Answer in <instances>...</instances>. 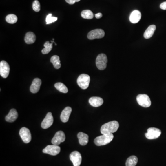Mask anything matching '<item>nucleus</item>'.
Segmentation results:
<instances>
[{
  "label": "nucleus",
  "mask_w": 166,
  "mask_h": 166,
  "mask_svg": "<svg viewBox=\"0 0 166 166\" xmlns=\"http://www.w3.org/2000/svg\"><path fill=\"white\" fill-rule=\"evenodd\" d=\"M54 87L57 90H59V92L63 93H67L68 91L66 85L62 83H57L54 85Z\"/></svg>",
  "instance_id": "nucleus-25"
},
{
  "label": "nucleus",
  "mask_w": 166,
  "mask_h": 166,
  "mask_svg": "<svg viewBox=\"0 0 166 166\" xmlns=\"http://www.w3.org/2000/svg\"><path fill=\"white\" fill-rule=\"evenodd\" d=\"M78 139L79 141V144L81 145H86L89 141V136L87 134L82 132H79L78 133Z\"/></svg>",
  "instance_id": "nucleus-19"
},
{
  "label": "nucleus",
  "mask_w": 166,
  "mask_h": 166,
  "mask_svg": "<svg viewBox=\"0 0 166 166\" xmlns=\"http://www.w3.org/2000/svg\"><path fill=\"white\" fill-rule=\"evenodd\" d=\"M161 131L155 127H150L147 130V133L145 134L146 137L148 139H156L161 134Z\"/></svg>",
  "instance_id": "nucleus-6"
},
{
  "label": "nucleus",
  "mask_w": 166,
  "mask_h": 166,
  "mask_svg": "<svg viewBox=\"0 0 166 166\" xmlns=\"http://www.w3.org/2000/svg\"><path fill=\"white\" fill-rule=\"evenodd\" d=\"M156 29V26L155 25H151L149 26L144 33V36L145 39H149L152 37L154 34Z\"/></svg>",
  "instance_id": "nucleus-20"
},
{
  "label": "nucleus",
  "mask_w": 166,
  "mask_h": 166,
  "mask_svg": "<svg viewBox=\"0 0 166 166\" xmlns=\"http://www.w3.org/2000/svg\"><path fill=\"white\" fill-rule=\"evenodd\" d=\"M42 84V81L39 78H35L30 86V91L32 93H36L39 92Z\"/></svg>",
  "instance_id": "nucleus-14"
},
{
  "label": "nucleus",
  "mask_w": 166,
  "mask_h": 166,
  "mask_svg": "<svg viewBox=\"0 0 166 166\" xmlns=\"http://www.w3.org/2000/svg\"><path fill=\"white\" fill-rule=\"evenodd\" d=\"M50 61L53 65L55 69H59L61 67V64L60 61V58L57 55H54L50 59Z\"/></svg>",
  "instance_id": "nucleus-22"
},
{
  "label": "nucleus",
  "mask_w": 166,
  "mask_h": 166,
  "mask_svg": "<svg viewBox=\"0 0 166 166\" xmlns=\"http://www.w3.org/2000/svg\"><path fill=\"white\" fill-rule=\"evenodd\" d=\"M102 16H103V14L101 13H98V14H95V17L96 19H100L101 18H102Z\"/></svg>",
  "instance_id": "nucleus-32"
},
{
  "label": "nucleus",
  "mask_w": 166,
  "mask_h": 166,
  "mask_svg": "<svg viewBox=\"0 0 166 166\" xmlns=\"http://www.w3.org/2000/svg\"><path fill=\"white\" fill-rule=\"evenodd\" d=\"M107 62V57L104 54H99L96 61V67L100 70H103L106 68Z\"/></svg>",
  "instance_id": "nucleus-4"
},
{
  "label": "nucleus",
  "mask_w": 166,
  "mask_h": 166,
  "mask_svg": "<svg viewBox=\"0 0 166 166\" xmlns=\"http://www.w3.org/2000/svg\"><path fill=\"white\" fill-rule=\"evenodd\" d=\"M160 7V8L163 10H166V1L161 3Z\"/></svg>",
  "instance_id": "nucleus-31"
},
{
  "label": "nucleus",
  "mask_w": 166,
  "mask_h": 166,
  "mask_svg": "<svg viewBox=\"0 0 166 166\" xmlns=\"http://www.w3.org/2000/svg\"><path fill=\"white\" fill-rule=\"evenodd\" d=\"M18 117V114L15 109H11L8 114L5 117V120L7 122H13L16 121Z\"/></svg>",
  "instance_id": "nucleus-16"
},
{
  "label": "nucleus",
  "mask_w": 166,
  "mask_h": 166,
  "mask_svg": "<svg viewBox=\"0 0 166 166\" xmlns=\"http://www.w3.org/2000/svg\"><path fill=\"white\" fill-rule=\"evenodd\" d=\"M10 72V67L6 61H2L0 62V75L3 78L8 77Z\"/></svg>",
  "instance_id": "nucleus-12"
},
{
  "label": "nucleus",
  "mask_w": 166,
  "mask_h": 166,
  "mask_svg": "<svg viewBox=\"0 0 166 166\" xmlns=\"http://www.w3.org/2000/svg\"><path fill=\"white\" fill-rule=\"evenodd\" d=\"M54 122V118L51 112L47 113L43 121L41 123V127L43 129H46L51 127Z\"/></svg>",
  "instance_id": "nucleus-13"
},
{
  "label": "nucleus",
  "mask_w": 166,
  "mask_h": 166,
  "mask_svg": "<svg viewBox=\"0 0 166 166\" xmlns=\"http://www.w3.org/2000/svg\"><path fill=\"white\" fill-rule=\"evenodd\" d=\"M80 0H66V2L69 4L72 5L75 3V2H79Z\"/></svg>",
  "instance_id": "nucleus-30"
},
{
  "label": "nucleus",
  "mask_w": 166,
  "mask_h": 166,
  "mask_svg": "<svg viewBox=\"0 0 166 166\" xmlns=\"http://www.w3.org/2000/svg\"><path fill=\"white\" fill-rule=\"evenodd\" d=\"M81 15L83 18L85 19H92L94 17L93 12L90 10H85L83 11L81 13Z\"/></svg>",
  "instance_id": "nucleus-26"
},
{
  "label": "nucleus",
  "mask_w": 166,
  "mask_h": 166,
  "mask_svg": "<svg viewBox=\"0 0 166 166\" xmlns=\"http://www.w3.org/2000/svg\"><path fill=\"white\" fill-rule=\"evenodd\" d=\"M32 8L34 11L39 12L40 10V4L37 0H35L32 4Z\"/></svg>",
  "instance_id": "nucleus-29"
},
{
  "label": "nucleus",
  "mask_w": 166,
  "mask_h": 166,
  "mask_svg": "<svg viewBox=\"0 0 166 166\" xmlns=\"http://www.w3.org/2000/svg\"><path fill=\"white\" fill-rule=\"evenodd\" d=\"M114 135L112 133L103 134L96 137L94 140V143L95 145L98 146L105 145L112 141Z\"/></svg>",
  "instance_id": "nucleus-2"
},
{
  "label": "nucleus",
  "mask_w": 166,
  "mask_h": 166,
  "mask_svg": "<svg viewBox=\"0 0 166 166\" xmlns=\"http://www.w3.org/2000/svg\"><path fill=\"white\" fill-rule=\"evenodd\" d=\"M69 158L74 166H80L81 163L82 156L79 152L77 151L72 152L70 154Z\"/></svg>",
  "instance_id": "nucleus-10"
},
{
  "label": "nucleus",
  "mask_w": 166,
  "mask_h": 166,
  "mask_svg": "<svg viewBox=\"0 0 166 166\" xmlns=\"http://www.w3.org/2000/svg\"><path fill=\"white\" fill-rule=\"evenodd\" d=\"M51 43H50L49 41H47L46 42H45V43L43 45L45 48L44 49H43L42 50V53L43 54H47L49 53L50 51L52 50V48H53V43L54 42V41H51Z\"/></svg>",
  "instance_id": "nucleus-23"
},
{
  "label": "nucleus",
  "mask_w": 166,
  "mask_h": 166,
  "mask_svg": "<svg viewBox=\"0 0 166 166\" xmlns=\"http://www.w3.org/2000/svg\"><path fill=\"white\" fill-rule=\"evenodd\" d=\"M138 103L141 106L144 107H148L151 106L152 102L149 96L146 94H139L137 97Z\"/></svg>",
  "instance_id": "nucleus-5"
},
{
  "label": "nucleus",
  "mask_w": 166,
  "mask_h": 166,
  "mask_svg": "<svg viewBox=\"0 0 166 166\" xmlns=\"http://www.w3.org/2000/svg\"><path fill=\"white\" fill-rule=\"evenodd\" d=\"M141 18V14L140 11L138 10L133 11L130 16V21L132 23L136 24L140 21Z\"/></svg>",
  "instance_id": "nucleus-17"
},
{
  "label": "nucleus",
  "mask_w": 166,
  "mask_h": 166,
  "mask_svg": "<svg viewBox=\"0 0 166 166\" xmlns=\"http://www.w3.org/2000/svg\"><path fill=\"white\" fill-rule=\"evenodd\" d=\"M61 152V148L56 145H49L47 146L43 150V152L45 154H49L51 156H56Z\"/></svg>",
  "instance_id": "nucleus-8"
},
{
  "label": "nucleus",
  "mask_w": 166,
  "mask_h": 166,
  "mask_svg": "<svg viewBox=\"0 0 166 166\" xmlns=\"http://www.w3.org/2000/svg\"><path fill=\"white\" fill-rule=\"evenodd\" d=\"M6 21L9 24H15L17 22V21H18V18L15 15L10 14H8V15L6 16Z\"/></svg>",
  "instance_id": "nucleus-27"
},
{
  "label": "nucleus",
  "mask_w": 166,
  "mask_h": 166,
  "mask_svg": "<svg viewBox=\"0 0 166 166\" xmlns=\"http://www.w3.org/2000/svg\"><path fill=\"white\" fill-rule=\"evenodd\" d=\"M119 127L118 122L115 121H110L103 125L101 128V132L102 134H106L114 133L117 131Z\"/></svg>",
  "instance_id": "nucleus-1"
},
{
  "label": "nucleus",
  "mask_w": 166,
  "mask_h": 166,
  "mask_svg": "<svg viewBox=\"0 0 166 166\" xmlns=\"http://www.w3.org/2000/svg\"><path fill=\"white\" fill-rule=\"evenodd\" d=\"M36 36L32 32H28L26 33L25 37V41L27 44H30L35 43Z\"/></svg>",
  "instance_id": "nucleus-21"
},
{
  "label": "nucleus",
  "mask_w": 166,
  "mask_h": 166,
  "mask_svg": "<svg viewBox=\"0 0 166 166\" xmlns=\"http://www.w3.org/2000/svg\"><path fill=\"white\" fill-rule=\"evenodd\" d=\"M89 102L92 106L94 107H98L103 105V100L101 97L94 96L90 98Z\"/></svg>",
  "instance_id": "nucleus-18"
},
{
  "label": "nucleus",
  "mask_w": 166,
  "mask_h": 166,
  "mask_svg": "<svg viewBox=\"0 0 166 166\" xmlns=\"http://www.w3.org/2000/svg\"><path fill=\"white\" fill-rule=\"evenodd\" d=\"M19 135L21 136L23 141L25 144H28L32 140V135L29 129L27 128L22 127L19 131Z\"/></svg>",
  "instance_id": "nucleus-7"
},
{
  "label": "nucleus",
  "mask_w": 166,
  "mask_h": 166,
  "mask_svg": "<svg viewBox=\"0 0 166 166\" xmlns=\"http://www.w3.org/2000/svg\"><path fill=\"white\" fill-rule=\"evenodd\" d=\"M58 18L57 17H53L52 14H50L48 15L46 18V24H50L54 22L57 21Z\"/></svg>",
  "instance_id": "nucleus-28"
},
{
  "label": "nucleus",
  "mask_w": 166,
  "mask_h": 166,
  "mask_svg": "<svg viewBox=\"0 0 166 166\" xmlns=\"http://www.w3.org/2000/svg\"><path fill=\"white\" fill-rule=\"evenodd\" d=\"M138 159L135 156H131L127 159L125 165L126 166H135L138 163Z\"/></svg>",
  "instance_id": "nucleus-24"
},
{
  "label": "nucleus",
  "mask_w": 166,
  "mask_h": 166,
  "mask_svg": "<svg viewBox=\"0 0 166 166\" xmlns=\"http://www.w3.org/2000/svg\"><path fill=\"white\" fill-rule=\"evenodd\" d=\"M105 35L104 31L100 29L93 30L89 32L87 37L90 40H93L96 39H102Z\"/></svg>",
  "instance_id": "nucleus-9"
},
{
  "label": "nucleus",
  "mask_w": 166,
  "mask_h": 166,
  "mask_svg": "<svg viewBox=\"0 0 166 166\" xmlns=\"http://www.w3.org/2000/svg\"><path fill=\"white\" fill-rule=\"evenodd\" d=\"M78 85L83 90L88 88L90 82V77L86 74H82L78 77L77 81Z\"/></svg>",
  "instance_id": "nucleus-3"
},
{
  "label": "nucleus",
  "mask_w": 166,
  "mask_h": 166,
  "mask_svg": "<svg viewBox=\"0 0 166 166\" xmlns=\"http://www.w3.org/2000/svg\"><path fill=\"white\" fill-rule=\"evenodd\" d=\"M72 111V109L70 107H67L63 110L61 114V120L62 122L66 123L68 121Z\"/></svg>",
  "instance_id": "nucleus-15"
},
{
  "label": "nucleus",
  "mask_w": 166,
  "mask_h": 166,
  "mask_svg": "<svg viewBox=\"0 0 166 166\" xmlns=\"http://www.w3.org/2000/svg\"><path fill=\"white\" fill-rule=\"evenodd\" d=\"M66 139V136L63 132L60 131L55 133L54 137L52 138L51 143L54 145H58L61 143L63 142Z\"/></svg>",
  "instance_id": "nucleus-11"
}]
</instances>
